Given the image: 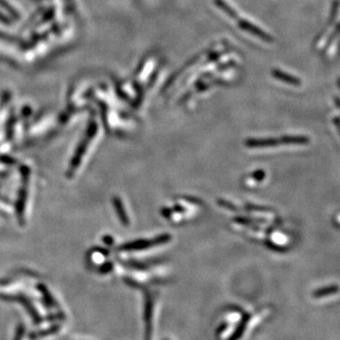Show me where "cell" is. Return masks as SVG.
<instances>
[{
    "instance_id": "1",
    "label": "cell",
    "mask_w": 340,
    "mask_h": 340,
    "mask_svg": "<svg viewBox=\"0 0 340 340\" xmlns=\"http://www.w3.org/2000/svg\"><path fill=\"white\" fill-rule=\"evenodd\" d=\"M304 142V138L285 136L280 139L275 138H265V139H249L246 141V146L251 148H261V147H271L280 145H289V144H300Z\"/></svg>"
},
{
    "instance_id": "2",
    "label": "cell",
    "mask_w": 340,
    "mask_h": 340,
    "mask_svg": "<svg viewBox=\"0 0 340 340\" xmlns=\"http://www.w3.org/2000/svg\"><path fill=\"white\" fill-rule=\"evenodd\" d=\"M171 239L169 233H165L163 235L157 236L153 239H145V240H140V241H136L134 243L127 244L124 245L122 247V249L124 251H140V250H145L150 247H155L158 245H163V244L168 243Z\"/></svg>"
},
{
    "instance_id": "3",
    "label": "cell",
    "mask_w": 340,
    "mask_h": 340,
    "mask_svg": "<svg viewBox=\"0 0 340 340\" xmlns=\"http://www.w3.org/2000/svg\"><path fill=\"white\" fill-rule=\"evenodd\" d=\"M237 20H238V22H239V23H238L239 26H240L243 29H245V30H247V31H249V32H251V33H253L255 36H258L260 39H262V40H264V41L272 42V38H271V36L268 35L267 32H265V31H264L263 29H261L260 28L256 27V26L252 24L251 22H249V21H247V20L240 19L239 17L237 18Z\"/></svg>"
},
{
    "instance_id": "4",
    "label": "cell",
    "mask_w": 340,
    "mask_h": 340,
    "mask_svg": "<svg viewBox=\"0 0 340 340\" xmlns=\"http://www.w3.org/2000/svg\"><path fill=\"white\" fill-rule=\"evenodd\" d=\"M216 4L219 6V8L223 12H226L231 18H233V19H237L238 18V13L235 12L229 4H227L223 0H216Z\"/></svg>"
},
{
    "instance_id": "5",
    "label": "cell",
    "mask_w": 340,
    "mask_h": 340,
    "mask_svg": "<svg viewBox=\"0 0 340 340\" xmlns=\"http://www.w3.org/2000/svg\"><path fill=\"white\" fill-rule=\"evenodd\" d=\"M272 73H273L275 78L279 79L281 81L287 82V83H289V84H291V85H299V84H300V82H299L296 78H293L290 75H286V74L283 73V72H282V71L273 70Z\"/></svg>"
},
{
    "instance_id": "6",
    "label": "cell",
    "mask_w": 340,
    "mask_h": 340,
    "mask_svg": "<svg viewBox=\"0 0 340 340\" xmlns=\"http://www.w3.org/2000/svg\"><path fill=\"white\" fill-rule=\"evenodd\" d=\"M121 204L122 203H120V202H116V203H115V206L117 208L118 214L120 215V218H121L122 220H123V222L127 224V223H128V219H127V217H126L125 213H124V209H123Z\"/></svg>"
}]
</instances>
